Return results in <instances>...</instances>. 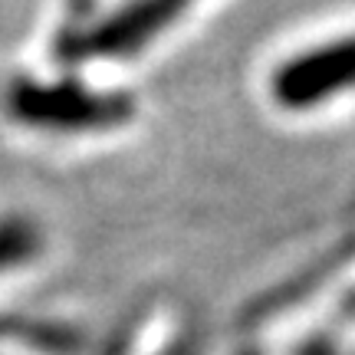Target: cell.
Listing matches in <instances>:
<instances>
[{"label":"cell","mask_w":355,"mask_h":355,"mask_svg":"<svg viewBox=\"0 0 355 355\" xmlns=\"http://www.w3.org/2000/svg\"><path fill=\"white\" fill-rule=\"evenodd\" d=\"M37 254V230L26 220H0V273Z\"/></svg>","instance_id":"obj_3"},{"label":"cell","mask_w":355,"mask_h":355,"mask_svg":"<svg viewBox=\"0 0 355 355\" xmlns=\"http://www.w3.org/2000/svg\"><path fill=\"white\" fill-rule=\"evenodd\" d=\"M198 0H112L69 24L66 50L76 60H132L194 7Z\"/></svg>","instance_id":"obj_1"},{"label":"cell","mask_w":355,"mask_h":355,"mask_svg":"<svg viewBox=\"0 0 355 355\" xmlns=\"http://www.w3.org/2000/svg\"><path fill=\"white\" fill-rule=\"evenodd\" d=\"M10 109L20 122L43 128H102L128 119L122 96H99L83 86H43L20 83L10 96Z\"/></svg>","instance_id":"obj_2"}]
</instances>
